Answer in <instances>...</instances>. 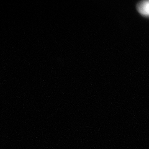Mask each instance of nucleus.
I'll return each instance as SVG.
<instances>
[{
	"mask_svg": "<svg viewBox=\"0 0 149 149\" xmlns=\"http://www.w3.org/2000/svg\"><path fill=\"white\" fill-rule=\"evenodd\" d=\"M138 11L145 16H149V1L140 2L137 6Z\"/></svg>",
	"mask_w": 149,
	"mask_h": 149,
	"instance_id": "f257e3e1",
	"label": "nucleus"
}]
</instances>
